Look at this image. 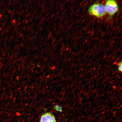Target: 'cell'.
Returning a JSON list of instances; mask_svg holds the SVG:
<instances>
[{
    "instance_id": "cell-3",
    "label": "cell",
    "mask_w": 122,
    "mask_h": 122,
    "mask_svg": "<svg viewBox=\"0 0 122 122\" xmlns=\"http://www.w3.org/2000/svg\"><path fill=\"white\" fill-rule=\"evenodd\" d=\"M40 122H57L55 116L50 112L45 113L41 116Z\"/></svg>"
},
{
    "instance_id": "cell-2",
    "label": "cell",
    "mask_w": 122,
    "mask_h": 122,
    "mask_svg": "<svg viewBox=\"0 0 122 122\" xmlns=\"http://www.w3.org/2000/svg\"><path fill=\"white\" fill-rule=\"evenodd\" d=\"M104 6L106 13L110 16H113L118 11V4L114 0L107 1Z\"/></svg>"
},
{
    "instance_id": "cell-1",
    "label": "cell",
    "mask_w": 122,
    "mask_h": 122,
    "mask_svg": "<svg viewBox=\"0 0 122 122\" xmlns=\"http://www.w3.org/2000/svg\"><path fill=\"white\" fill-rule=\"evenodd\" d=\"M88 13L98 18H101L106 13L105 6L102 4L96 3L93 4L89 8Z\"/></svg>"
},
{
    "instance_id": "cell-4",
    "label": "cell",
    "mask_w": 122,
    "mask_h": 122,
    "mask_svg": "<svg viewBox=\"0 0 122 122\" xmlns=\"http://www.w3.org/2000/svg\"><path fill=\"white\" fill-rule=\"evenodd\" d=\"M55 109L56 110L59 112H62V109L61 107L58 106V105H56L55 106Z\"/></svg>"
},
{
    "instance_id": "cell-5",
    "label": "cell",
    "mask_w": 122,
    "mask_h": 122,
    "mask_svg": "<svg viewBox=\"0 0 122 122\" xmlns=\"http://www.w3.org/2000/svg\"><path fill=\"white\" fill-rule=\"evenodd\" d=\"M118 69L119 71L120 72H122V61L120 62L118 64Z\"/></svg>"
}]
</instances>
